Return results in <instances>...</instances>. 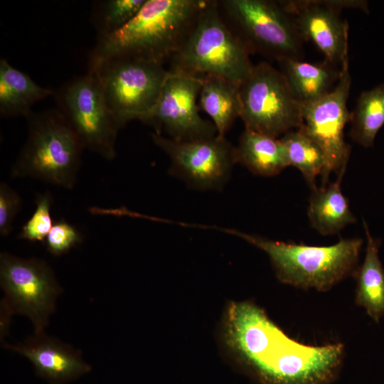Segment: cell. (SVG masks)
Instances as JSON below:
<instances>
[{
    "instance_id": "10",
    "label": "cell",
    "mask_w": 384,
    "mask_h": 384,
    "mask_svg": "<svg viewBox=\"0 0 384 384\" xmlns=\"http://www.w3.org/2000/svg\"><path fill=\"white\" fill-rule=\"evenodd\" d=\"M0 284L4 293L1 311L10 316H26L35 333L44 331L61 294L54 272L38 258L24 259L3 252L0 255Z\"/></svg>"
},
{
    "instance_id": "24",
    "label": "cell",
    "mask_w": 384,
    "mask_h": 384,
    "mask_svg": "<svg viewBox=\"0 0 384 384\" xmlns=\"http://www.w3.org/2000/svg\"><path fill=\"white\" fill-rule=\"evenodd\" d=\"M146 0H102L95 1L92 22L97 40L106 38L126 26L138 14Z\"/></svg>"
},
{
    "instance_id": "27",
    "label": "cell",
    "mask_w": 384,
    "mask_h": 384,
    "mask_svg": "<svg viewBox=\"0 0 384 384\" xmlns=\"http://www.w3.org/2000/svg\"><path fill=\"white\" fill-rule=\"evenodd\" d=\"M22 200L20 195L8 183H0V235L8 236L12 231L14 220L20 211Z\"/></svg>"
},
{
    "instance_id": "15",
    "label": "cell",
    "mask_w": 384,
    "mask_h": 384,
    "mask_svg": "<svg viewBox=\"0 0 384 384\" xmlns=\"http://www.w3.org/2000/svg\"><path fill=\"white\" fill-rule=\"evenodd\" d=\"M33 365L38 376L50 384H65L90 371V366L81 358V353L44 331L35 333L23 343L5 344Z\"/></svg>"
},
{
    "instance_id": "23",
    "label": "cell",
    "mask_w": 384,
    "mask_h": 384,
    "mask_svg": "<svg viewBox=\"0 0 384 384\" xmlns=\"http://www.w3.org/2000/svg\"><path fill=\"white\" fill-rule=\"evenodd\" d=\"M284 147L288 166L298 169L311 189L325 166L323 151L315 140L300 127L284 134L280 139Z\"/></svg>"
},
{
    "instance_id": "1",
    "label": "cell",
    "mask_w": 384,
    "mask_h": 384,
    "mask_svg": "<svg viewBox=\"0 0 384 384\" xmlns=\"http://www.w3.org/2000/svg\"><path fill=\"white\" fill-rule=\"evenodd\" d=\"M224 335L228 346L266 384H327L344 354L341 343L310 346L291 338L250 302L230 304Z\"/></svg>"
},
{
    "instance_id": "16",
    "label": "cell",
    "mask_w": 384,
    "mask_h": 384,
    "mask_svg": "<svg viewBox=\"0 0 384 384\" xmlns=\"http://www.w3.org/2000/svg\"><path fill=\"white\" fill-rule=\"evenodd\" d=\"M293 94L301 104L315 101L331 92L336 85L341 68L325 60L311 63L301 59L278 63Z\"/></svg>"
},
{
    "instance_id": "6",
    "label": "cell",
    "mask_w": 384,
    "mask_h": 384,
    "mask_svg": "<svg viewBox=\"0 0 384 384\" xmlns=\"http://www.w3.org/2000/svg\"><path fill=\"white\" fill-rule=\"evenodd\" d=\"M230 30L250 54L277 63L301 59L303 42L290 14L279 1L217 0Z\"/></svg>"
},
{
    "instance_id": "22",
    "label": "cell",
    "mask_w": 384,
    "mask_h": 384,
    "mask_svg": "<svg viewBox=\"0 0 384 384\" xmlns=\"http://www.w3.org/2000/svg\"><path fill=\"white\" fill-rule=\"evenodd\" d=\"M349 123L353 140L364 147L373 146L384 125V82L361 93Z\"/></svg>"
},
{
    "instance_id": "19",
    "label": "cell",
    "mask_w": 384,
    "mask_h": 384,
    "mask_svg": "<svg viewBox=\"0 0 384 384\" xmlns=\"http://www.w3.org/2000/svg\"><path fill=\"white\" fill-rule=\"evenodd\" d=\"M240 84L216 75L202 76L198 107L214 124L218 136L225 137L240 114Z\"/></svg>"
},
{
    "instance_id": "9",
    "label": "cell",
    "mask_w": 384,
    "mask_h": 384,
    "mask_svg": "<svg viewBox=\"0 0 384 384\" xmlns=\"http://www.w3.org/2000/svg\"><path fill=\"white\" fill-rule=\"evenodd\" d=\"M57 109L65 118L85 149L111 161L121 129L108 106L97 77H75L54 90Z\"/></svg>"
},
{
    "instance_id": "2",
    "label": "cell",
    "mask_w": 384,
    "mask_h": 384,
    "mask_svg": "<svg viewBox=\"0 0 384 384\" xmlns=\"http://www.w3.org/2000/svg\"><path fill=\"white\" fill-rule=\"evenodd\" d=\"M206 0H146L138 14L114 33L97 40L88 67L127 58L164 65L187 37Z\"/></svg>"
},
{
    "instance_id": "25",
    "label": "cell",
    "mask_w": 384,
    "mask_h": 384,
    "mask_svg": "<svg viewBox=\"0 0 384 384\" xmlns=\"http://www.w3.org/2000/svg\"><path fill=\"white\" fill-rule=\"evenodd\" d=\"M53 198L50 192L38 193L36 198V208L31 218L22 226L18 238L31 242H43L54 223L50 210Z\"/></svg>"
},
{
    "instance_id": "7",
    "label": "cell",
    "mask_w": 384,
    "mask_h": 384,
    "mask_svg": "<svg viewBox=\"0 0 384 384\" xmlns=\"http://www.w3.org/2000/svg\"><path fill=\"white\" fill-rule=\"evenodd\" d=\"M239 92L245 129L278 138L302 125V104L282 71L268 62L253 65Z\"/></svg>"
},
{
    "instance_id": "17",
    "label": "cell",
    "mask_w": 384,
    "mask_h": 384,
    "mask_svg": "<svg viewBox=\"0 0 384 384\" xmlns=\"http://www.w3.org/2000/svg\"><path fill=\"white\" fill-rule=\"evenodd\" d=\"M343 175L339 174L335 181L312 190L308 218L311 227L322 235L338 233L356 220L341 190Z\"/></svg>"
},
{
    "instance_id": "8",
    "label": "cell",
    "mask_w": 384,
    "mask_h": 384,
    "mask_svg": "<svg viewBox=\"0 0 384 384\" xmlns=\"http://www.w3.org/2000/svg\"><path fill=\"white\" fill-rule=\"evenodd\" d=\"M101 85L120 127L140 120L156 103L169 72L164 65L119 58L88 68Z\"/></svg>"
},
{
    "instance_id": "4",
    "label": "cell",
    "mask_w": 384,
    "mask_h": 384,
    "mask_svg": "<svg viewBox=\"0 0 384 384\" xmlns=\"http://www.w3.org/2000/svg\"><path fill=\"white\" fill-rule=\"evenodd\" d=\"M28 135L11 169L12 178H31L72 189L85 148L56 109L32 112L26 117Z\"/></svg>"
},
{
    "instance_id": "13",
    "label": "cell",
    "mask_w": 384,
    "mask_h": 384,
    "mask_svg": "<svg viewBox=\"0 0 384 384\" xmlns=\"http://www.w3.org/2000/svg\"><path fill=\"white\" fill-rule=\"evenodd\" d=\"M201 85L202 77L169 72L156 103L141 121L152 126L155 133L164 132L169 138L176 141L216 136L214 124L199 114L197 100Z\"/></svg>"
},
{
    "instance_id": "18",
    "label": "cell",
    "mask_w": 384,
    "mask_h": 384,
    "mask_svg": "<svg viewBox=\"0 0 384 384\" xmlns=\"http://www.w3.org/2000/svg\"><path fill=\"white\" fill-rule=\"evenodd\" d=\"M54 94L29 75L13 67L6 59L0 60V114L2 117L23 116L33 111L34 104Z\"/></svg>"
},
{
    "instance_id": "20",
    "label": "cell",
    "mask_w": 384,
    "mask_h": 384,
    "mask_svg": "<svg viewBox=\"0 0 384 384\" xmlns=\"http://www.w3.org/2000/svg\"><path fill=\"white\" fill-rule=\"evenodd\" d=\"M235 155L236 164L256 175L275 176L288 166L280 139L246 129L235 146Z\"/></svg>"
},
{
    "instance_id": "3",
    "label": "cell",
    "mask_w": 384,
    "mask_h": 384,
    "mask_svg": "<svg viewBox=\"0 0 384 384\" xmlns=\"http://www.w3.org/2000/svg\"><path fill=\"white\" fill-rule=\"evenodd\" d=\"M219 230L264 251L277 278L295 287L328 291L343 279L355 275L358 267L363 243L360 238H341L332 245L313 246L273 240L234 229Z\"/></svg>"
},
{
    "instance_id": "26",
    "label": "cell",
    "mask_w": 384,
    "mask_h": 384,
    "mask_svg": "<svg viewBox=\"0 0 384 384\" xmlns=\"http://www.w3.org/2000/svg\"><path fill=\"white\" fill-rule=\"evenodd\" d=\"M83 241V235L74 225L61 219L55 223L44 242L53 255L60 256Z\"/></svg>"
},
{
    "instance_id": "12",
    "label": "cell",
    "mask_w": 384,
    "mask_h": 384,
    "mask_svg": "<svg viewBox=\"0 0 384 384\" xmlns=\"http://www.w3.org/2000/svg\"><path fill=\"white\" fill-rule=\"evenodd\" d=\"M151 138L169 157V173L196 189H221L236 164L235 146L218 134L189 142L174 140L155 132Z\"/></svg>"
},
{
    "instance_id": "14",
    "label": "cell",
    "mask_w": 384,
    "mask_h": 384,
    "mask_svg": "<svg viewBox=\"0 0 384 384\" xmlns=\"http://www.w3.org/2000/svg\"><path fill=\"white\" fill-rule=\"evenodd\" d=\"M304 41L312 43L324 60L340 68L348 60V23L341 12L358 9L369 13L368 1L357 0L279 1Z\"/></svg>"
},
{
    "instance_id": "21",
    "label": "cell",
    "mask_w": 384,
    "mask_h": 384,
    "mask_svg": "<svg viewBox=\"0 0 384 384\" xmlns=\"http://www.w3.org/2000/svg\"><path fill=\"white\" fill-rule=\"evenodd\" d=\"M363 227L367 244L364 261L354 275L357 284L356 303L378 322L384 316V267L378 255L380 242L371 235L365 221Z\"/></svg>"
},
{
    "instance_id": "11",
    "label": "cell",
    "mask_w": 384,
    "mask_h": 384,
    "mask_svg": "<svg viewBox=\"0 0 384 384\" xmlns=\"http://www.w3.org/2000/svg\"><path fill=\"white\" fill-rule=\"evenodd\" d=\"M341 68L340 78L331 92L302 104V127L319 144L325 158L321 186L326 185L332 172L345 174L351 153L344 138V128L351 119L347 107L351 85L348 60Z\"/></svg>"
},
{
    "instance_id": "5",
    "label": "cell",
    "mask_w": 384,
    "mask_h": 384,
    "mask_svg": "<svg viewBox=\"0 0 384 384\" xmlns=\"http://www.w3.org/2000/svg\"><path fill=\"white\" fill-rule=\"evenodd\" d=\"M250 55L223 20L217 0H206L168 70L216 75L240 84L253 68Z\"/></svg>"
}]
</instances>
